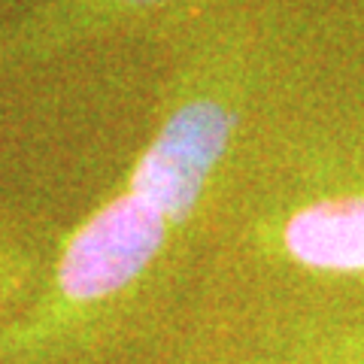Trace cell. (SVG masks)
I'll return each instance as SVG.
<instances>
[{"instance_id": "obj_1", "label": "cell", "mask_w": 364, "mask_h": 364, "mask_svg": "<svg viewBox=\"0 0 364 364\" xmlns=\"http://www.w3.org/2000/svg\"><path fill=\"white\" fill-rule=\"evenodd\" d=\"M255 76V43L243 31L207 37L179 67L119 188L67 234L31 298L0 318V364H97L122 343L222 173Z\"/></svg>"}, {"instance_id": "obj_2", "label": "cell", "mask_w": 364, "mask_h": 364, "mask_svg": "<svg viewBox=\"0 0 364 364\" xmlns=\"http://www.w3.org/2000/svg\"><path fill=\"white\" fill-rule=\"evenodd\" d=\"M261 249L313 277H364V186L310 191L258 222Z\"/></svg>"}, {"instance_id": "obj_3", "label": "cell", "mask_w": 364, "mask_h": 364, "mask_svg": "<svg viewBox=\"0 0 364 364\" xmlns=\"http://www.w3.org/2000/svg\"><path fill=\"white\" fill-rule=\"evenodd\" d=\"M173 0H46L21 25L13 28L0 49L4 64H31L91 40L97 33L122 25L136 16H149Z\"/></svg>"}, {"instance_id": "obj_4", "label": "cell", "mask_w": 364, "mask_h": 364, "mask_svg": "<svg viewBox=\"0 0 364 364\" xmlns=\"http://www.w3.org/2000/svg\"><path fill=\"white\" fill-rule=\"evenodd\" d=\"M228 364H364V331L310 322L258 325Z\"/></svg>"}]
</instances>
